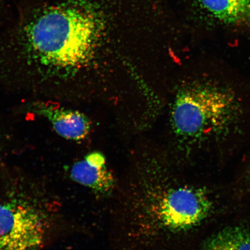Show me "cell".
I'll return each instance as SVG.
<instances>
[{
	"instance_id": "3957f363",
	"label": "cell",
	"mask_w": 250,
	"mask_h": 250,
	"mask_svg": "<svg viewBox=\"0 0 250 250\" xmlns=\"http://www.w3.org/2000/svg\"><path fill=\"white\" fill-rule=\"evenodd\" d=\"M19 190L0 197V250H41L52 225L48 204Z\"/></svg>"
},
{
	"instance_id": "277c9868",
	"label": "cell",
	"mask_w": 250,
	"mask_h": 250,
	"mask_svg": "<svg viewBox=\"0 0 250 250\" xmlns=\"http://www.w3.org/2000/svg\"><path fill=\"white\" fill-rule=\"evenodd\" d=\"M105 163L102 153H90L83 160L73 165L70 177L75 182L88 188L98 195H111L115 189L116 180Z\"/></svg>"
},
{
	"instance_id": "5b68a950",
	"label": "cell",
	"mask_w": 250,
	"mask_h": 250,
	"mask_svg": "<svg viewBox=\"0 0 250 250\" xmlns=\"http://www.w3.org/2000/svg\"><path fill=\"white\" fill-rule=\"evenodd\" d=\"M34 112L45 117L59 135L63 138L81 140L88 135L90 123L79 111L58 107L49 103H36L32 106Z\"/></svg>"
},
{
	"instance_id": "7a4b0ae2",
	"label": "cell",
	"mask_w": 250,
	"mask_h": 250,
	"mask_svg": "<svg viewBox=\"0 0 250 250\" xmlns=\"http://www.w3.org/2000/svg\"><path fill=\"white\" fill-rule=\"evenodd\" d=\"M104 27L98 5L70 0L45 9L25 26L23 49L43 76H67L92 58Z\"/></svg>"
},
{
	"instance_id": "8992f818",
	"label": "cell",
	"mask_w": 250,
	"mask_h": 250,
	"mask_svg": "<svg viewBox=\"0 0 250 250\" xmlns=\"http://www.w3.org/2000/svg\"><path fill=\"white\" fill-rule=\"evenodd\" d=\"M209 17L227 25L250 26V0H197Z\"/></svg>"
},
{
	"instance_id": "52a82bcc",
	"label": "cell",
	"mask_w": 250,
	"mask_h": 250,
	"mask_svg": "<svg viewBox=\"0 0 250 250\" xmlns=\"http://www.w3.org/2000/svg\"><path fill=\"white\" fill-rule=\"evenodd\" d=\"M203 250H250V234L242 228H227L208 238Z\"/></svg>"
},
{
	"instance_id": "6da1fadb",
	"label": "cell",
	"mask_w": 250,
	"mask_h": 250,
	"mask_svg": "<svg viewBox=\"0 0 250 250\" xmlns=\"http://www.w3.org/2000/svg\"><path fill=\"white\" fill-rule=\"evenodd\" d=\"M240 83L223 70L199 66L172 104L171 129L179 142L201 147L246 134L250 97Z\"/></svg>"
}]
</instances>
